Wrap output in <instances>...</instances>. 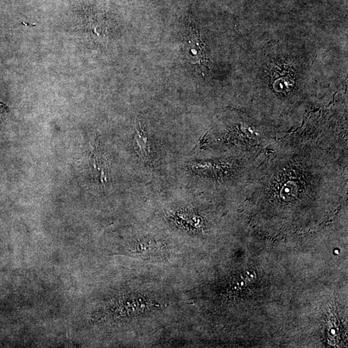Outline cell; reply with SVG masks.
Returning <instances> with one entry per match:
<instances>
[{
    "instance_id": "277c9868",
    "label": "cell",
    "mask_w": 348,
    "mask_h": 348,
    "mask_svg": "<svg viewBox=\"0 0 348 348\" xmlns=\"http://www.w3.org/2000/svg\"><path fill=\"white\" fill-rule=\"evenodd\" d=\"M136 142L140 149L141 155L145 161L148 160L149 150L148 148V138L144 128L141 126L140 129H137Z\"/></svg>"
},
{
    "instance_id": "3957f363",
    "label": "cell",
    "mask_w": 348,
    "mask_h": 348,
    "mask_svg": "<svg viewBox=\"0 0 348 348\" xmlns=\"http://www.w3.org/2000/svg\"><path fill=\"white\" fill-rule=\"evenodd\" d=\"M273 75L272 84L276 92L287 94L293 88L295 82L291 70H277Z\"/></svg>"
},
{
    "instance_id": "7a4b0ae2",
    "label": "cell",
    "mask_w": 348,
    "mask_h": 348,
    "mask_svg": "<svg viewBox=\"0 0 348 348\" xmlns=\"http://www.w3.org/2000/svg\"><path fill=\"white\" fill-rule=\"evenodd\" d=\"M132 248L130 250V252L142 256L143 258H155L162 255L165 252L166 247L164 244L157 240L145 238L139 240Z\"/></svg>"
},
{
    "instance_id": "6da1fadb",
    "label": "cell",
    "mask_w": 348,
    "mask_h": 348,
    "mask_svg": "<svg viewBox=\"0 0 348 348\" xmlns=\"http://www.w3.org/2000/svg\"><path fill=\"white\" fill-rule=\"evenodd\" d=\"M188 30V58L190 60V63L202 70H206V68L208 67L206 46L203 42L201 35L196 27L194 28L190 21Z\"/></svg>"
}]
</instances>
